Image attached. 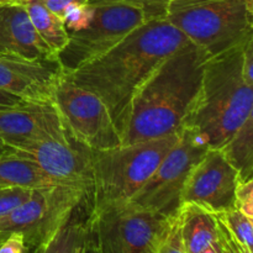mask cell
<instances>
[{
	"instance_id": "34",
	"label": "cell",
	"mask_w": 253,
	"mask_h": 253,
	"mask_svg": "<svg viewBox=\"0 0 253 253\" xmlns=\"http://www.w3.org/2000/svg\"><path fill=\"white\" fill-rule=\"evenodd\" d=\"M7 152H9V147H6V146H5L4 143L0 141V157H1V156H4L5 153H7Z\"/></svg>"
},
{
	"instance_id": "21",
	"label": "cell",
	"mask_w": 253,
	"mask_h": 253,
	"mask_svg": "<svg viewBox=\"0 0 253 253\" xmlns=\"http://www.w3.org/2000/svg\"><path fill=\"white\" fill-rule=\"evenodd\" d=\"M217 217L224 222L234 239L239 244L244 245L253 252V222L251 219L242 214L236 208L227 211L216 214Z\"/></svg>"
},
{
	"instance_id": "9",
	"label": "cell",
	"mask_w": 253,
	"mask_h": 253,
	"mask_svg": "<svg viewBox=\"0 0 253 253\" xmlns=\"http://www.w3.org/2000/svg\"><path fill=\"white\" fill-rule=\"evenodd\" d=\"M53 104L69 137L82 147L98 151L123 145L104 101L96 94L77 85L63 71L54 86Z\"/></svg>"
},
{
	"instance_id": "16",
	"label": "cell",
	"mask_w": 253,
	"mask_h": 253,
	"mask_svg": "<svg viewBox=\"0 0 253 253\" xmlns=\"http://www.w3.org/2000/svg\"><path fill=\"white\" fill-rule=\"evenodd\" d=\"M178 214L187 253H200L219 241L216 214L194 203H183Z\"/></svg>"
},
{
	"instance_id": "14",
	"label": "cell",
	"mask_w": 253,
	"mask_h": 253,
	"mask_svg": "<svg viewBox=\"0 0 253 253\" xmlns=\"http://www.w3.org/2000/svg\"><path fill=\"white\" fill-rule=\"evenodd\" d=\"M61 73L58 62L0 57V90L24 101L53 103Z\"/></svg>"
},
{
	"instance_id": "7",
	"label": "cell",
	"mask_w": 253,
	"mask_h": 253,
	"mask_svg": "<svg viewBox=\"0 0 253 253\" xmlns=\"http://www.w3.org/2000/svg\"><path fill=\"white\" fill-rule=\"evenodd\" d=\"M94 15L85 29L69 34L68 43L58 54L64 73H72L115 47L131 31L148 20L143 7L121 0H90Z\"/></svg>"
},
{
	"instance_id": "27",
	"label": "cell",
	"mask_w": 253,
	"mask_h": 253,
	"mask_svg": "<svg viewBox=\"0 0 253 253\" xmlns=\"http://www.w3.org/2000/svg\"><path fill=\"white\" fill-rule=\"evenodd\" d=\"M121 1L138 5V6L143 7V9L150 14V16L153 17L160 16V15H165L166 5L168 4L169 0H121Z\"/></svg>"
},
{
	"instance_id": "10",
	"label": "cell",
	"mask_w": 253,
	"mask_h": 253,
	"mask_svg": "<svg viewBox=\"0 0 253 253\" xmlns=\"http://www.w3.org/2000/svg\"><path fill=\"white\" fill-rule=\"evenodd\" d=\"M208 150L207 142L194 130L184 126L175 145L127 204L146 211L174 216L179 211L180 195L188 174Z\"/></svg>"
},
{
	"instance_id": "25",
	"label": "cell",
	"mask_w": 253,
	"mask_h": 253,
	"mask_svg": "<svg viewBox=\"0 0 253 253\" xmlns=\"http://www.w3.org/2000/svg\"><path fill=\"white\" fill-rule=\"evenodd\" d=\"M235 208L253 220V177L240 182L236 190V204Z\"/></svg>"
},
{
	"instance_id": "24",
	"label": "cell",
	"mask_w": 253,
	"mask_h": 253,
	"mask_svg": "<svg viewBox=\"0 0 253 253\" xmlns=\"http://www.w3.org/2000/svg\"><path fill=\"white\" fill-rule=\"evenodd\" d=\"M31 192L24 188H0V219L29 199Z\"/></svg>"
},
{
	"instance_id": "6",
	"label": "cell",
	"mask_w": 253,
	"mask_h": 253,
	"mask_svg": "<svg viewBox=\"0 0 253 253\" xmlns=\"http://www.w3.org/2000/svg\"><path fill=\"white\" fill-rule=\"evenodd\" d=\"M174 216L130 204L90 212L85 247L94 253H157Z\"/></svg>"
},
{
	"instance_id": "36",
	"label": "cell",
	"mask_w": 253,
	"mask_h": 253,
	"mask_svg": "<svg viewBox=\"0 0 253 253\" xmlns=\"http://www.w3.org/2000/svg\"><path fill=\"white\" fill-rule=\"evenodd\" d=\"M16 0H0V4H15Z\"/></svg>"
},
{
	"instance_id": "37",
	"label": "cell",
	"mask_w": 253,
	"mask_h": 253,
	"mask_svg": "<svg viewBox=\"0 0 253 253\" xmlns=\"http://www.w3.org/2000/svg\"><path fill=\"white\" fill-rule=\"evenodd\" d=\"M83 253H94V252H91L90 250H89V249H86V247H85V245H84V250H83Z\"/></svg>"
},
{
	"instance_id": "3",
	"label": "cell",
	"mask_w": 253,
	"mask_h": 253,
	"mask_svg": "<svg viewBox=\"0 0 253 253\" xmlns=\"http://www.w3.org/2000/svg\"><path fill=\"white\" fill-rule=\"evenodd\" d=\"M253 105V84L244 76V44L210 57L202 89L185 127L194 130L209 148H224L234 138Z\"/></svg>"
},
{
	"instance_id": "19",
	"label": "cell",
	"mask_w": 253,
	"mask_h": 253,
	"mask_svg": "<svg viewBox=\"0 0 253 253\" xmlns=\"http://www.w3.org/2000/svg\"><path fill=\"white\" fill-rule=\"evenodd\" d=\"M221 150L240 172L241 182L253 177V105L236 135Z\"/></svg>"
},
{
	"instance_id": "29",
	"label": "cell",
	"mask_w": 253,
	"mask_h": 253,
	"mask_svg": "<svg viewBox=\"0 0 253 253\" xmlns=\"http://www.w3.org/2000/svg\"><path fill=\"white\" fill-rule=\"evenodd\" d=\"M244 76L253 84V32L244 44Z\"/></svg>"
},
{
	"instance_id": "13",
	"label": "cell",
	"mask_w": 253,
	"mask_h": 253,
	"mask_svg": "<svg viewBox=\"0 0 253 253\" xmlns=\"http://www.w3.org/2000/svg\"><path fill=\"white\" fill-rule=\"evenodd\" d=\"M46 138L72 141L53 103L22 101L19 105L0 109V141L6 147Z\"/></svg>"
},
{
	"instance_id": "31",
	"label": "cell",
	"mask_w": 253,
	"mask_h": 253,
	"mask_svg": "<svg viewBox=\"0 0 253 253\" xmlns=\"http://www.w3.org/2000/svg\"><path fill=\"white\" fill-rule=\"evenodd\" d=\"M22 101L24 100H21V99L17 98V96H14L11 95V94L0 90V109L11 108V106L19 105Z\"/></svg>"
},
{
	"instance_id": "33",
	"label": "cell",
	"mask_w": 253,
	"mask_h": 253,
	"mask_svg": "<svg viewBox=\"0 0 253 253\" xmlns=\"http://www.w3.org/2000/svg\"><path fill=\"white\" fill-rule=\"evenodd\" d=\"M235 241H236V240H235ZM236 245H237V249H239L240 253H253V252L251 251V250L247 249V247L244 246V245L239 244V242H237V241H236Z\"/></svg>"
},
{
	"instance_id": "35",
	"label": "cell",
	"mask_w": 253,
	"mask_h": 253,
	"mask_svg": "<svg viewBox=\"0 0 253 253\" xmlns=\"http://www.w3.org/2000/svg\"><path fill=\"white\" fill-rule=\"evenodd\" d=\"M245 2H246L247 9H249V11L251 12V15L253 16V0H245Z\"/></svg>"
},
{
	"instance_id": "26",
	"label": "cell",
	"mask_w": 253,
	"mask_h": 253,
	"mask_svg": "<svg viewBox=\"0 0 253 253\" xmlns=\"http://www.w3.org/2000/svg\"><path fill=\"white\" fill-rule=\"evenodd\" d=\"M29 250L21 232H12L0 242V253H29Z\"/></svg>"
},
{
	"instance_id": "22",
	"label": "cell",
	"mask_w": 253,
	"mask_h": 253,
	"mask_svg": "<svg viewBox=\"0 0 253 253\" xmlns=\"http://www.w3.org/2000/svg\"><path fill=\"white\" fill-rule=\"evenodd\" d=\"M94 15V7L90 1L88 4L71 5L64 10L62 19L68 34L81 31L90 24Z\"/></svg>"
},
{
	"instance_id": "2",
	"label": "cell",
	"mask_w": 253,
	"mask_h": 253,
	"mask_svg": "<svg viewBox=\"0 0 253 253\" xmlns=\"http://www.w3.org/2000/svg\"><path fill=\"white\" fill-rule=\"evenodd\" d=\"M209 58L193 42L167 57L136 91L120 135L123 145L179 132L199 98Z\"/></svg>"
},
{
	"instance_id": "32",
	"label": "cell",
	"mask_w": 253,
	"mask_h": 253,
	"mask_svg": "<svg viewBox=\"0 0 253 253\" xmlns=\"http://www.w3.org/2000/svg\"><path fill=\"white\" fill-rule=\"evenodd\" d=\"M200 253H221V245H220V240L216 242V244L211 245L210 247H208L207 250H204Z\"/></svg>"
},
{
	"instance_id": "38",
	"label": "cell",
	"mask_w": 253,
	"mask_h": 253,
	"mask_svg": "<svg viewBox=\"0 0 253 253\" xmlns=\"http://www.w3.org/2000/svg\"><path fill=\"white\" fill-rule=\"evenodd\" d=\"M25 1H27V0H16V1H15V4H24Z\"/></svg>"
},
{
	"instance_id": "20",
	"label": "cell",
	"mask_w": 253,
	"mask_h": 253,
	"mask_svg": "<svg viewBox=\"0 0 253 253\" xmlns=\"http://www.w3.org/2000/svg\"><path fill=\"white\" fill-rule=\"evenodd\" d=\"M86 239V220L77 216L71 219L44 244L35 247L32 253H82Z\"/></svg>"
},
{
	"instance_id": "39",
	"label": "cell",
	"mask_w": 253,
	"mask_h": 253,
	"mask_svg": "<svg viewBox=\"0 0 253 253\" xmlns=\"http://www.w3.org/2000/svg\"><path fill=\"white\" fill-rule=\"evenodd\" d=\"M83 250H84V249H83ZM82 253H83V251H82Z\"/></svg>"
},
{
	"instance_id": "23",
	"label": "cell",
	"mask_w": 253,
	"mask_h": 253,
	"mask_svg": "<svg viewBox=\"0 0 253 253\" xmlns=\"http://www.w3.org/2000/svg\"><path fill=\"white\" fill-rule=\"evenodd\" d=\"M157 253H187L185 252L184 244H183L182 231H180V220L178 212L173 217L169 229H168L165 239L162 240L160 247H158Z\"/></svg>"
},
{
	"instance_id": "11",
	"label": "cell",
	"mask_w": 253,
	"mask_h": 253,
	"mask_svg": "<svg viewBox=\"0 0 253 253\" xmlns=\"http://www.w3.org/2000/svg\"><path fill=\"white\" fill-rule=\"evenodd\" d=\"M241 182L237 168L220 148H209L193 166L180 195L183 203H194L214 214L235 208Z\"/></svg>"
},
{
	"instance_id": "17",
	"label": "cell",
	"mask_w": 253,
	"mask_h": 253,
	"mask_svg": "<svg viewBox=\"0 0 253 253\" xmlns=\"http://www.w3.org/2000/svg\"><path fill=\"white\" fill-rule=\"evenodd\" d=\"M58 184L73 183H64L51 177L35 162L15 155L10 150L0 157V188L37 189Z\"/></svg>"
},
{
	"instance_id": "15",
	"label": "cell",
	"mask_w": 253,
	"mask_h": 253,
	"mask_svg": "<svg viewBox=\"0 0 253 253\" xmlns=\"http://www.w3.org/2000/svg\"><path fill=\"white\" fill-rule=\"evenodd\" d=\"M0 57L58 62L21 4H0Z\"/></svg>"
},
{
	"instance_id": "18",
	"label": "cell",
	"mask_w": 253,
	"mask_h": 253,
	"mask_svg": "<svg viewBox=\"0 0 253 253\" xmlns=\"http://www.w3.org/2000/svg\"><path fill=\"white\" fill-rule=\"evenodd\" d=\"M29 14L35 30L52 53L58 58V54L68 43L69 34L64 26L63 19L54 14L42 2V0H27L22 4Z\"/></svg>"
},
{
	"instance_id": "5",
	"label": "cell",
	"mask_w": 253,
	"mask_h": 253,
	"mask_svg": "<svg viewBox=\"0 0 253 253\" xmlns=\"http://www.w3.org/2000/svg\"><path fill=\"white\" fill-rule=\"evenodd\" d=\"M165 17L209 57L242 46L253 32L245 0H169Z\"/></svg>"
},
{
	"instance_id": "1",
	"label": "cell",
	"mask_w": 253,
	"mask_h": 253,
	"mask_svg": "<svg viewBox=\"0 0 253 253\" xmlns=\"http://www.w3.org/2000/svg\"><path fill=\"white\" fill-rule=\"evenodd\" d=\"M190 42L165 15L153 16L103 56L67 74L104 101L121 135L136 91L167 57Z\"/></svg>"
},
{
	"instance_id": "8",
	"label": "cell",
	"mask_w": 253,
	"mask_h": 253,
	"mask_svg": "<svg viewBox=\"0 0 253 253\" xmlns=\"http://www.w3.org/2000/svg\"><path fill=\"white\" fill-rule=\"evenodd\" d=\"M89 190L81 184L32 189L29 199L0 219V242L12 232H21L30 250L44 244L71 219Z\"/></svg>"
},
{
	"instance_id": "12",
	"label": "cell",
	"mask_w": 253,
	"mask_h": 253,
	"mask_svg": "<svg viewBox=\"0 0 253 253\" xmlns=\"http://www.w3.org/2000/svg\"><path fill=\"white\" fill-rule=\"evenodd\" d=\"M73 141V140H72ZM72 141L30 140L9 147L10 152L36 163L47 174L64 183L91 189V168L88 148L74 147Z\"/></svg>"
},
{
	"instance_id": "4",
	"label": "cell",
	"mask_w": 253,
	"mask_h": 253,
	"mask_svg": "<svg viewBox=\"0 0 253 253\" xmlns=\"http://www.w3.org/2000/svg\"><path fill=\"white\" fill-rule=\"evenodd\" d=\"M179 132L108 150H88L93 195L90 212L127 204L175 145Z\"/></svg>"
},
{
	"instance_id": "28",
	"label": "cell",
	"mask_w": 253,
	"mask_h": 253,
	"mask_svg": "<svg viewBox=\"0 0 253 253\" xmlns=\"http://www.w3.org/2000/svg\"><path fill=\"white\" fill-rule=\"evenodd\" d=\"M217 220H219V240L220 245H221V253H240L236 241H235L231 232L227 230V227L225 226L224 222L219 217H217Z\"/></svg>"
},
{
	"instance_id": "40",
	"label": "cell",
	"mask_w": 253,
	"mask_h": 253,
	"mask_svg": "<svg viewBox=\"0 0 253 253\" xmlns=\"http://www.w3.org/2000/svg\"><path fill=\"white\" fill-rule=\"evenodd\" d=\"M252 222H253V220H252Z\"/></svg>"
},
{
	"instance_id": "30",
	"label": "cell",
	"mask_w": 253,
	"mask_h": 253,
	"mask_svg": "<svg viewBox=\"0 0 253 253\" xmlns=\"http://www.w3.org/2000/svg\"><path fill=\"white\" fill-rule=\"evenodd\" d=\"M89 1H90V0H42V2H43L51 11L59 15L61 17L62 15H63L64 10L68 6H71V5L88 4Z\"/></svg>"
}]
</instances>
